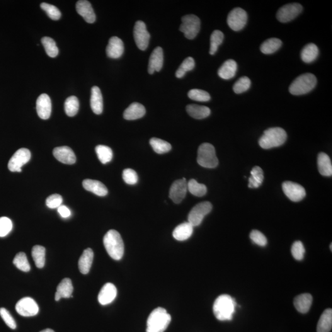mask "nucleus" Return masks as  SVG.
I'll list each match as a JSON object with an SVG mask.
<instances>
[{
  "label": "nucleus",
  "mask_w": 332,
  "mask_h": 332,
  "mask_svg": "<svg viewBox=\"0 0 332 332\" xmlns=\"http://www.w3.org/2000/svg\"><path fill=\"white\" fill-rule=\"evenodd\" d=\"M224 39V35L221 31L215 30L213 31L211 36H210V54L214 55L216 53L219 46L222 45Z\"/></svg>",
  "instance_id": "79ce46f5"
},
{
  "label": "nucleus",
  "mask_w": 332,
  "mask_h": 332,
  "mask_svg": "<svg viewBox=\"0 0 332 332\" xmlns=\"http://www.w3.org/2000/svg\"><path fill=\"white\" fill-rule=\"evenodd\" d=\"M171 315L162 307H157L147 320V332H164L170 324Z\"/></svg>",
  "instance_id": "7ed1b4c3"
},
{
  "label": "nucleus",
  "mask_w": 332,
  "mask_h": 332,
  "mask_svg": "<svg viewBox=\"0 0 332 332\" xmlns=\"http://www.w3.org/2000/svg\"><path fill=\"white\" fill-rule=\"evenodd\" d=\"M53 154L58 161L64 164H74L77 161L75 153L69 147L55 148L53 150Z\"/></svg>",
  "instance_id": "a211bd4d"
},
{
  "label": "nucleus",
  "mask_w": 332,
  "mask_h": 332,
  "mask_svg": "<svg viewBox=\"0 0 332 332\" xmlns=\"http://www.w3.org/2000/svg\"><path fill=\"white\" fill-rule=\"evenodd\" d=\"M40 6L41 8L45 11L48 16L52 20L57 21L61 18V13L57 7L47 3H41Z\"/></svg>",
  "instance_id": "de8ad7c7"
},
{
  "label": "nucleus",
  "mask_w": 332,
  "mask_h": 332,
  "mask_svg": "<svg viewBox=\"0 0 332 332\" xmlns=\"http://www.w3.org/2000/svg\"><path fill=\"white\" fill-rule=\"evenodd\" d=\"M291 253L293 256L297 260H302L304 258L305 249L301 241H295L293 244L291 248Z\"/></svg>",
  "instance_id": "09e8293b"
},
{
  "label": "nucleus",
  "mask_w": 332,
  "mask_h": 332,
  "mask_svg": "<svg viewBox=\"0 0 332 332\" xmlns=\"http://www.w3.org/2000/svg\"><path fill=\"white\" fill-rule=\"evenodd\" d=\"M212 209V205L210 202L205 201L198 204L189 213L188 222L193 227L199 226L202 223L204 218L209 214Z\"/></svg>",
  "instance_id": "6e6552de"
},
{
  "label": "nucleus",
  "mask_w": 332,
  "mask_h": 332,
  "mask_svg": "<svg viewBox=\"0 0 332 332\" xmlns=\"http://www.w3.org/2000/svg\"><path fill=\"white\" fill-rule=\"evenodd\" d=\"M123 179L128 185H135L138 182L137 174L132 169H126L123 171Z\"/></svg>",
  "instance_id": "3c124183"
},
{
  "label": "nucleus",
  "mask_w": 332,
  "mask_h": 332,
  "mask_svg": "<svg viewBox=\"0 0 332 332\" xmlns=\"http://www.w3.org/2000/svg\"><path fill=\"white\" fill-rule=\"evenodd\" d=\"M251 81L248 77H243L235 82L233 91L236 94H241L249 90L251 88Z\"/></svg>",
  "instance_id": "a18cd8bd"
},
{
  "label": "nucleus",
  "mask_w": 332,
  "mask_h": 332,
  "mask_svg": "<svg viewBox=\"0 0 332 332\" xmlns=\"http://www.w3.org/2000/svg\"><path fill=\"white\" fill-rule=\"evenodd\" d=\"M13 229V222L8 217L0 218V237H5Z\"/></svg>",
  "instance_id": "8fccbe9b"
},
{
  "label": "nucleus",
  "mask_w": 332,
  "mask_h": 332,
  "mask_svg": "<svg viewBox=\"0 0 332 332\" xmlns=\"http://www.w3.org/2000/svg\"><path fill=\"white\" fill-rule=\"evenodd\" d=\"M93 259V251L90 248L84 250L79 259L78 267L80 272L83 275H87L91 270Z\"/></svg>",
  "instance_id": "393cba45"
},
{
  "label": "nucleus",
  "mask_w": 332,
  "mask_h": 332,
  "mask_svg": "<svg viewBox=\"0 0 332 332\" xmlns=\"http://www.w3.org/2000/svg\"><path fill=\"white\" fill-rule=\"evenodd\" d=\"M41 43L45 48L46 52L51 57H55L59 54V49L52 38L45 36L41 39Z\"/></svg>",
  "instance_id": "a19ab883"
},
{
  "label": "nucleus",
  "mask_w": 332,
  "mask_h": 332,
  "mask_svg": "<svg viewBox=\"0 0 332 332\" xmlns=\"http://www.w3.org/2000/svg\"><path fill=\"white\" fill-rule=\"evenodd\" d=\"M181 23L180 30L183 33L186 38L193 40L200 32L201 28V21L198 16L190 14L183 16L181 19Z\"/></svg>",
  "instance_id": "0eeeda50"
},
{
  "label": "nucleus",
  "mask_w": 332,
  "mask_h": 332,
  "mask_svg": "<svg viewBox=\"0 0 332 332\" xmlns=\"http://www.w3.org/2000/svg\"><path fill=\"white\" fill-rule=\"evenodd\" d=\"M193 227L188 222L178 225L174 229L173 237L179 241H185L190 238L193 232Z\"/></svg>",
  "instance_id": "bb28decb"
},
{
  "label": "nucleus",
  "mask_w": 332,
  "mask_h": 332,
  "mask_svg": "<svg viewBox=\"0 0 332 332\" xmlns=\"http://www.w3.org/2000/svg\"><path fill=\"white\" fill-rule=\"evenodd\" d=\"M187 182L186 179H179L174 181L169 191V198L176 204H179L185 198L187 192Z\"/></svg>",
  "instance_id": "2eb2a0df"
},
{
  "label": "nucleus",
  "mask_w": 332,
  "mask_h": 332,
  "mask_svg": "<svg viewBox=\"0 0 332 332\" xmlns=\"http://www.w3.org/2000/svg\"><path fill=\"white\" fill-rule=\"evenodd\" d=\"M188 190L193 195L202 197L207 193V189L205 185L198 183L195 179H191L187 183Z\"/></svg>",
  "instance_id": "ea45409f"
},
{
  "label": "nucleus",
  "mask_w": 332,
  "mask_h": 332,
  "mask_svg": "<svg viewBox=\"0 0 332 332\" xmlns=\"http://www.w3.org/2000/svg\"><path fill=\"white\" fill-rule=\"evenodd\" d=\"M16 310L22 316L31 317L38 313L39 307L33 299L25 297L17 303Z\"/></svg>",
  "instance_id": "4468645a"
},
{
  "label": "nucleus",
  "mask_w": 332,
  "mask_h": 332,
  "mask_svg": "<svg viewBox=\"0 0 332 332\" xmlns=\"http://www.w3.org/2000/svg\"><path fill=\"white\" fill-rule=\"evenodd\" d=\"M124 44L123 41L117 36H113L109 40L108 45L106 47V52L108 56L111 59H118L123 54Z\"/></svg>",
  "instance_id": "aec40b11"
},
{
  "label": "nucleus",
  "mask_w": 332,
  "mask_h": 332,
  "mask_svg": "<svg viewBox=\"0 0 332 332\" xmlns=\"http://www.w3.org/2000/svg\"><path fill=\"white\" fill-rule=\"evenodd\" d=\"M250 237L254 243L258 245V246L264 247L267 244V239L262 232L258 231V230H253L251 232Z\"/></svg>",
  "instance_id": "603ef678"
},
{
  "label": "nucleus",
  "mask_w": 332,
  "mask_h": 332,
  "mask_svg": "<svg viewBox=\"0 0 332 332\" xmlns=\"http://www.w3.org/2000/svg\"><path fill=\"white\" fill-rule=\"evenodd\" d=\"M40 332H55L53 330L50 329H47L45 330H43V331Z\"/></svg>",
  "instance_id": "4d7b16f0"
},
{
  "label": "nucleus",
  "mask_w": 332,
  "mask_h": 332,
  "mask_svg": "<svg viewBox=\"0 0 332 332\" xmlns=\"http://www.w3.org/2000/svg\"><path fill=\"white\" fill-rule=\"evenodd\" d=\"M198 163L205 168H216L219 164V160L212 145L204 143L201 145L198 151Z\"/></svg>",
  "instance_id": "423d86ee"
},
{
  "label": "nucleus",
  "mask_w": 332,
  "mask_h": 332,
  "mask_svg": "<svg viewBox=\"0 0 332 332\" xmlns=\"http://www.w3.org/2000/svg\"><path fill=\"white\" fill-rule=\"evenodd\" d=\"M283 193L290 201L299 202L306 196V191L299 184L287 181L282 184Z\"/></svg>",
  "instance_id": "ddd939ff"
},
{
  "label": "nucleus",
  "mask_w": 332,
  "mask_h": 332,
  "mask_svg": "<svg viewBox=\"0 0 332 332\" xmlns=\"http://www.w3.org/2000/svg\"><path fill=\"white\" fill-rule=\"evenodd\" d=\"M76 9L77 13L83 18L86 23L93 24L96 21V14L89 1L80 0L77 2Z\"/></svg>",
  "instance_id": "f3484780"
},
{
  "label": "nucleus",
  "mask_w": 332,
  "mask_h": 332,
  "mask_svg": "<svg viewBox=\"0 0 332 332\" xmlns=\"http://www.w3.org/2000/svg\"><path fill=\"white\" fill-rule=\"evenodd\" d=\"M195 67V62L193 58L189 57L183 60L182 64L180 65L176 73L177 77L181 78L186 74V73L191 71Z\"/></svg>",
  "instance_id": "c03bdc74"
},
{
  "label": "nucleus",
  "mask_w": 332,
  "mask_h": 332,
  "mask_svg": "<svg viewBox=\"0 0 332 332\" xmlns=\"http://www.w3.org/2000/svg\"><path fill=\"white\" fill-rule=\"evenodd\" d=\"M282 46V41L280 39L272 38L264 41L262 45H261V51L265 54H273Z\"/></svg>",
  "instance_id": "72a5a7b5"
},
{
  "label": "nucleus",
  "mask_w": 332,
  "mask_h": 332,
  "mask_svg": "<svg viewBox=\"0 0 332 332\" xmlns=\"http://www.w3.org/2000/svg\"><path fill=\"white\" fill-rule=\"evenodd\" d=\"M319 54L318 48L314 43L305 46L301 52V58L305 63L309 64L316 60Z\"/></svg>",
  "instance_id": "473e14b6"
},
{
  "label": "nucleus",
  "mask_w": 332,
  "mask_h": 332,
  "mask_svg": "<svg viewBox=\"0 0 332 332\" xmlns=\"http://www.w3.org/2000/svg\"><path fill=\"white\" fill-rule=\"evenodd\" d=\"M332 328V310H325L319 320L317 326V332H330Z\"/></svg>",
  "instance_id": "7c9ffc66"
},
{
  "label": "nucleus",
  "mask_w": 332,
  "mask_h": 332,
  "mask_svg": "<svg viewBox=\"0 0 332 332\" xmlns=\"http://www.w3.org/2000/svg\"><path fill=\"white\" fill-rule=\"evenodd\" d=\"M186 111L191 117L201 120L208 117L210 114V110L207 106L191 104L186 106Z\"/></svg>",
  "instance_id": "2f4dec72"
},
{
  "label": "nucleus",
  "mask_w": 332,
  "mask_h": 332,
  "mask_svg": "<svg viewBox=\"0 0 332 332\" xmlns=\"http://www.w3.org/2000/svg\"><path fill=\"white\" fill-rule=\"evenodd\" d=\"M164 62L163 50L161 47L155 48L150 55L149 64V73L153 74L154 72L161 70Z\"/></svg>",
  "instance_id": "412c9836"
},
{
  "label": "nucleus",
  "mask_w": 332,
  "mask_h": 332,
  "mask_svg": "<svg viewBox=\"0 0 332 332\" xmlns=\"http://www.w3.org/2000/svg\"><path fill=\"white\" fill-rule=\"evenodd\" d=\"M150 144L157 154L166 153L172 149L171 145L169 143L157 138H152L150 140Z\"/></svg>",
  "instance_id": "e433bc0d"
},
{
  "label": "nucleus",
  "mask_w": 332,
  "mask_h": 332,
  "mask_svg": "<svg viewBox=\"0 0 332 332\" xmlns=\"http://www.w3.org/2000/svg\"><path fill=\"white\" fill-rule=\"evenodd\" d=\"M14 265L24 272H28L30 270V265L25 253H19L16 255L13 260Z\"/></svg>",
  "instance_id": "37998d69"
},
{
  "label": "nucleus",
  "mask_w": 332,
  "mask_h": 332,
  "mask_svg": "<svg viewBox=\"0 0 332 332\" xmlns=\"http://www.w3.org/2000/svg\"><path fill=\"white\" fill-rule=\"evenodd\" d=\"M312 303V297L309 294H303L295 298L294 304L295 308L301 313L309 311Z\"/></svg>",
  "instance_id": "c85d7f7f"
},
{
  "label": "nucleus",
  "mask_w": 332,
  "mask_h": 332,
  "mask_svg": "<svg viewBox=\"0 0 332 332\" xmlns=\"http://www.w3.org/2000/svg\"><path fill=\"white\" fill-rule=\"evenodd\" d=\"M236 303L229 295H222L217 298L213 306L215 317L219 321H230L234 313Z\"/></svg>",
  "instance_id": "f257e3e1"
},
{
  "label": "nucleus",
  "mask_w": 332,
  "mask_h": 332,
  "mask_svg": "<svg viewBox=\"0 0 332 332\" xmlns=\"http://www.w3.org/2000/svg\"><path fill=\"white\" fill-rule=\"evenodd\" d=\"M103 244L106 252L111 258L120 260L125 253V245L122 237L117 231L110 230L103 237Z\"/></svg>",
  "instance_id": "f03ea898"
},
{
  "label": "nucleus",
  "mask_w": 332,
  "mask_h": 332,
  "mask_svg": "<svg viewBox=\"0 0 332 332\" xmlns=\"http://www.w3.org/2000/svg\"><path fill=\"white\" fill-rule=\"evenodd\" d=\"M317 84L316 77L313 74H305L298 77L289 87L290 93L294 96H301L311 91Z\"/></svg>",
  "instance_id": "39448f33"
},
{
  "label": "nucleus",
  "mask_w": 332,
  "mask_h": 332,
  "mask_svg": "<svg viewBox=\"0 0 332 332\" xmlns=\"http://www.w3.org/2000/svg\"><path fill=\"white\" fill-rule=\"evenodd\" d=\"M302 11L303 6L299 3L287 4L279 9L276 18L281 23H288L296 18Z\"/></svg>",
  "instance_id": "9d476101"
},
{
  "label": "nucleus",
  "mask_w": 332,
  "mask_h": 332,
  "mask_svg": "<svg viewBox=\"0 0 332 332\" xmlns=\"http://www.w3.org/2000/svg\"><path fill=\"white\" fill-rule=\"evenodd\" d=\"M63 198L58 194H54L49 196L46 201V204L50 209H57L62 205Z\"/></svg>",
  "instance_id": "864d4df0"
},
{
  "label": "nucleus",
  "mask_w": 332,
  "mask_h": 332,
  "mask_svg": "<svg viewBox=\"0 0 332 332\" xmlns=\"http://www.w3.org/2000/svg\"><path fill=\"white\" fill-rule=\"evenodd\" d=\"M96 152L102 163L107 164L113 158L112 150L105 145H98L96 147Z\"/></svg>",
  "instance_id": "4c0bfd02"
},
{
  "label": "nucleus",
  "mask_w": 332,
  "mask_h": 332,
  "mask_svg": "<svg viewBox=\"0 0 332 332\" xmlns=\"http://www.w3.org/2000/svg\"><path fill=\"white\" fill-rule=\"evenodd\" d=\"M74 291L72 281L69 278H65L57 287V291L55 295V301H59L61 299H69L72 297Z\"/></svg>",
  "instance_id": "4be33fe9"
},
{
  "label": "nucleus",
  "mask_w": 332,
  "mask_h": 332,
  "mask_svg": "<svg viewBox=\"0 0 332 332\" xmlns=\"http://www.w3.org/2000/svg\"><path fill=\"white\" fill-rule=\"evenodd\" d=\"M146 110L144 106L139 103L134 102L130 104L129 107L126 109L124 112V118L127 120H135L141 118L145 115Z\"/></svg>",
  "instance_id": "b1692460"
},
{
  "label": "nucleus",
  "mask_w": 332,
  "mask_h": 332,
  "mask_svg": "<svg viewBox=\"0 0 332 332\" xmlns=\"http://www.w3.org/2000/svg\"><path fill=\"white\" fill-rule=\"evenodd\" d=\"M188 96L191 100L198 102H208L210 100V94L201 89H191L188 92Z\"/></svg>",
  "instance_id": "49530a36"
},
{
  "label": "nucleus",
  "mask_w": 332,
  "mask_h": 332,
  "mask_svg": "<svg viewBox=\"0 0 332 332\" xmlns=\"http://www.w3.org/2000/svg\"><path fill=\"white\" fill-rule=\"evenodd\" d=\"M79 101L75 96H70L65 102L64 108L65 113L70 117L77 115L79 110Z\"/></svg>",
  "instance_id": "58836bf2"
},
{
  "label": "nucleus",
  "mask_w": 332,
  "mask_h": 332,
  "mask_svg": "<svg viewBox=\"0 0 332 332\" xmlns=\"http://www.w3.org/2000/svg\"><path fill=\"white\" fill-rule=\"evenodd\" d=\"M331 251H332V244H331Z\"/></svg>",
  "instance_id": "13d9d810"
},
{
  "label": "nucleus",
  "mask_w": 332,
  "mask_h": 332,
  "mask_svg": "<svg viewBox=\"0 0 332 332\" xmlns=\"http://www.w3.org/2000/svg\"><path fill=\"white\" fill-rule=\"evenodd\" d=\"M57 211L62 218L67 219L71 215V211L67 206L61 205L57 208Z\"/></svg>",
  "instance_id": "6e6d98bb"
},
{
  "label": "nucleus",
  "mask_w": 332,
  "mask_h": 332,
  "mask_svg": "<svg viewBox=\"0 0 332 332\" xmlns=\"http://www.w3.org/2000/svg\"><path fill=\"white\" fill-rule=\"evenodd\" d=\"M91 107L96 115H101L103 111V98L101 89L94 86L91 89Z\"/></svg>",
  "instance_id": "a878e982"
},
{
  "label": "nucleus",
  "mask_w": 332,
  "mask_h": 332,
  "mask_svg": "<svg viewBox=\"0 0 332 332\" xmlns=\"http://www.w3.org/2000/svg\"><path fill=\"white\" fill-rule=\"evenodd\" d=\"M134 36L137 47L142 51L146 50L149 47L150 35L144 22L139 21L135 23Z\"/></svg>",
  "instance_id": "f8f14e48"
},
{
  "label": "nucleus",
  "mask_w": 332,
  "mask_h": 332,
  "mask_svg": "<svg viewBox=\"0 0 332 332\" xmlns=\"http://www.w3.org/2000/svg\"><path fill=\"white\" fill-rule=\"evenodd\" d=\"M82 186L86 190L99 196H105L108 194V189L103 183L98 180L86 179L82 181Z\"/></svg>",
  "instance_id": "5701e85b"
},
{
  "label": "nucleus",
  "mask_w": 332,
  "mask_h": 332,
  "mask_svg": "<svg viewBox=\"0 0 332 332\" xmlns=\"http://www.w3.org/2000/svg\"><path fill=\"white\" fill-rule=\"evenodd\" d=\"M31 153L26 149H21L18 150L11 157L8 162L9 170L17 173H21L22 167L30 161Z\"/></svg>",
  "instance_id": "9b49d317"
},
{
  "label": "nucleus",
  "mask_w": 332,
  "mask_h": 332,
  "mask_svg": "<svg viewBox=\"0 0 332 332\" xmlns=\"http://www.w3.org/2000/svg\"><path fill=\"white\" fill-rule=\"evenodd\" d=\"M0 316H1V318L3 319V321L9 328L11 329H15L16 328V321H14L13 317H12L8 310L4 308V307L0 308Z\"/></svg>",
  "instance_id": "5fc2aeb1"
},
{
  "label": "nucleus",
  "mask_w": 332,
  "mask_h": 332,
  "mask_svg": "<svg viewBox=\"0 0 332 332\" xmlns=\"http://www.w3.org/2000/svg\"><path fill=\"white\" fill-rule=\"evenodd\" d=\"M287 133L282 128H272L266 130L259 140V145L263 149H270L282 145L287 140Z\"/></svg>",
  "instance_id": "20e7f679"
},
{
  "label": "nucleus",
  "mask_w": 332,
  "mask_h": 332,
  "mask_svg": "<svg viewBox=\"0 0 332 332\" xmlns=\"http://www.w3.org/2000/svg\"><path fill=\"white\" fill-rule=\"evenodd\" d=\"M237 69L236 62L234 60H228L220 67L218 75L222 79H230L236 75Z\"/></svg>",
  "instance_id": "cd10ccee"
},
{
  "label": "nucleus",
  "mask_w": 332,
  "mask_h": 332,
  "mask_svg": "<svg viewBox=\"0 0 332 332\" xmlns=\"http://www.w3.org/2000/svg\"><path fill=\"white\" fill-rule=\"evenodd\" d=\"M247 21V14L243 9L236 8L228 16L227 23L230 28L235 31L241 30L246 26Z\"/></svg>",
  "instance_id": "1a4fd4ad"
},
{
  "label": "nucleus",
  "mask_w": 332,
  "mask_h": 332,
  "mask_svg": "<svg viewBox=\"0 0 332 332\" xmlns=\"http://www.w3.org/2000/svg\"><path fill=\"white\" fill-rule=\"evenodd\" d=\"M317 166L322 176L331 177L332 175V164L331 158L325 153H321L317 157Z\"/></svg>",
  "instance_id": "c756f323"
},
{
  "label": "nucleus",
  "mask_w": 332,
  "mask_h": 332,
  "mask_svg": "<svg viewBox=\"0 0 332 332\" xmlns=\"http://www.w3.org/2000/svg\"><path fill=\"white\" fill-rule=\"evenodd\" d=\"M31 255L36 267L43 268L46 261V249L44 247L36 245L33 247Z\"/></svg>",
  "instance_id": "c9c22d12"
},
{
  "label": "nucleus",
  "mask_w": 332,
  "mask_h": 332,
  "mask_svg": "<svg viewBox=\"0 0 332 332\" xmlns=\"http://www.w3.org/2000/svg\"><path fill=\"white\" fill-rule=\"evenodd\" d=\"M36 111L39 117L42 120H48L51 116L52 111L51 101L49 96L46 94H41L36 101Z\"/></svg>",
  "instance_id": "dca6fc26"
},
{
  "label": "nucleus",
  "mask_w": 332,
  "mask_h": 332,
  "mask_svg": "<svg viewBox=\"0 0 332 332\" xmlns=\"http://www.w3.org/2000/svg\"><path fill=\"white\" fill-rule=\"evenodd\" d=\"M251 176L249 179V187L257 188L263 183L264 174L262 169L258 166L254 167L251 172Z\"/></svg>",
  "instance_id": "f704fd0d"
},
{
  "label": "nucleus",
  "mask_w": 332,
  "mask_h": 332,
  "mask_svg": "<svg viewBox=\"0 0 332 332\" xmlns=\"http://www.w3.org/2000/svg\"><path fill=\"white\" fill-rule=\"evenodd\" d=\"M117 296V289L111 283H106L102 288L98 295V301L102 305L110 304Z\"/></svg>",
  "instance_id": "6ab92c4d"
}]
</instances>
